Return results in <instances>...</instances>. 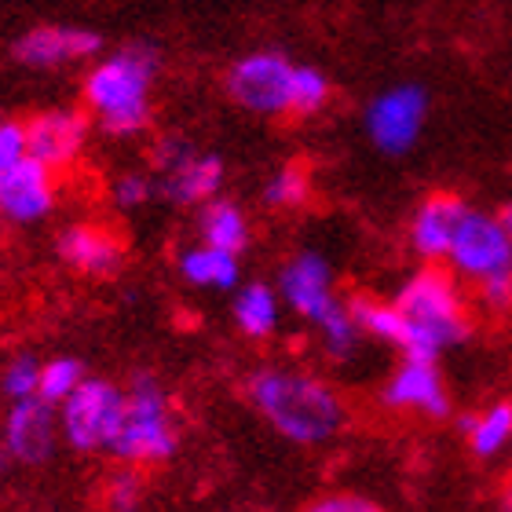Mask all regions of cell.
Segmentation results:
<instances>
[{
    "instance_id": "f1b7e54d",
    "label": "cell",
    "mask_w": 512,
    "mask_h": 512,
    "mask_svg": "<svg viewBox=\"0 0 512 512\" xmlns=\"http://www.w3.org/2000/svg\"><path fill=\"white\" fill-rule=\"evenodd\" d=\"M110 198L118 209H139L158 198V187H154L150 172H121L118 180L110 183Z\"/></svg>"
},
{
    "instance_id": "83f0119b",
    "label": "cell",
    "mask_w": 512,
    "mask_h": 512,
    "mask_svg": "<svg viewBox=\"0 0 512 512\" xmlns=\"http://www.w3.org/2000/svg\"><path fill=\"white\" fill-rule=\"evenodd\" d=\"M37 381H41V359L15 355V359H8L4 374H0V392L8 395V403H19V399L37 395Z\"/></svg>"
},
{
    "instance_id": "7402d4cb",
    "label": "cell",
    "mask_w": 512,
    "mask_h": 512,
    "mask_svg": "<svg viewBox=\"0 0 512 512\" xmlns=\"http://www.w3.org/2000/svg\"><path fill=\"white\" fill-rule=\"evenodd\" d=\"M348 308H352V319L359 326L366 341H377L384 348H395V352L403 355L406 352V326H403V315L395 311L392 300H374V297H352L348 300Z\"/></svg>"
},
{
    "instance_id": "7c38bea8",
    "label": "cell",
    "mask_w": 512,
    "mask_h": 512,
    "mask_svg": "<svg viewBox=\"0 0 512 512\" xmlns=\"http://www.w3.org/2000/svg\"><path fill=\"white\" fill-rule=\"evenodd\" d=\"M278 297L282 308H289L293 315H300L304 322H315L337 304V289H333V267L330 260L315 249H300L297 256H289L282 271H278Z\"/></svg>"
},
{
    "instance_id": "1f68e13d",
    "label": "cell",
    "mask_w": 512,
    "mask_h": 512,
    "mask_svg": "<svg viewBox=\"0 0 512 512\" xmlns=\"http://www.w3.org/2000/svg\"><path fill=\"white\" fill-rule=\"evenodd\" d=\"M26 158V132H22V121L0 118V176L19 165Z\"/></svg>"
},
{
    "instance_id": "ba28073f",
    "label": "cell",
    "mask_w": 512,
    "mask_h": 512,
    "mask_svg": "<svg viewBox=\"0 0 512 512\" xmlns=\"http://www.w3.org/2000/svg\"><path fill=\"white\" fill-rule=\"evenodd\" d=\"M293 70H297V63L289 55L264 48V52H249L235 59L224 77V88L227 96L249 114L286 118V114H293Z\"/></svg>"
},
{
    "instance_id": "9a60e30c",
    "label": "cell",
    "mask_w": 512,
    "mask_h": 512,
    "mask_svg": "<svg viewBox=\"0 0 512 512\" xmlns=\"http://www.w3.org/2000/svg\"><path fill=\"white\" fill-rule=\"evenodd\" d=\"M55 202H59L55 172L48 165H41V161H33L30 154L0 176V220L37 224V220L52 213Z\"/></svg>"
},
{
    "instance_id": "4dcf8cb0",
    "label": "cell",
    "mask_w": 512,
    "mask_h": 512,
    "mask_svg": "<svg viewBox=\"0 0 512 512\" xmlns=\"http://www.w3.org/2000/svg\"><path fill=\"white\" fill-rule=\"evenodd\" d=\"M472 300H476L480 311H487V315H509L512 311V275L491 278V282L476 286L472 289Z\"/></svg>"
},
{
    "instance_id": "d6a6232c",
    "label": "cell",
    "mask_w": 512,
    "mask_h": 512,
    "mask_svg": "<svg viewBox=\"0 0 512 512\" xmlns=\"http://www.w3.org/2000/svg\"><path fill=\"white\" fill-rule=\"evenodd\" d=\"M498 220H502V227H505V235H509V242H512V202L505 205L502 213H498Z\"/></svg>"
},
{
    "instance_id": "3957f363",
    "label": "cell",
    "mask_w": 512,
    "mask_h": 512,
    "mask_svg": "<svg viewBox=\"0 0 512 512\" xmlns=\"http://www.w3.org/2000/svg\"><path fill=\"white\" fill-rule=\"evenodd\" d=\"M161 55L154 44H125L118 52L103 55L85 74V107L88 118L114 139H132L147 132L154 107L150 92L158 81Z\"/></svg>"
},
{
    "instance_id": "30bf717a",
    "label": "cell",
    "mask_w": 512,
    "mask_h": 512,
    "mask_svg": "<svg viewBox=\"0 0 512 512\" xmlns=\"http://www.w3.org/2000/svg\"><path fill=\"white\" fill-rule=\"evenodd\" d=\"M381 399L388 410L421 414L432 417V421H443L454 410L450 388L443 381V370H439V359H428V355H403L399 366L384 381Z\"/></svg>"
},
{
    "instance_id": "603a6c76",
    "label": "cell",
    "mask_w": 512,
    "mask_h": 512,
    "mask_svg": "<svg viewBox=\"0 0 512 512\" xmlns=\"http://www.w3.org/2000/svg\"><path fill=\"white\" fill-rule=\"evenodd\" d=\"M315 330H319L322 352L330 355L333 363L352 359V355L359 352V344H363V333H359V326H355L348 300H337V304L315 322Z\"/></svg>"
},
{
    "instance_id": "836d02e7",
    "label": "cell",
    "mask_w": 512,
    "mask_h": 512,
    "mask_svg": "<svg viewBox=\"0 0 512 512\" xmlns=\"http://www.w3.org/2000/svg\"><path fill=\"white\" fill-rule=\"evenodd\" d=\"M498 505H502V512H512V480L502 487V502H498Z\"/></svg>"
},
{
    "instance_id": "9c48e42d",
    "label": "cell",
    "mask_w": 512,
    "mask_h": 512,
    "mask_svg": "<svg viewBox=\"0 0 512 512\" xmlns=\"http://www.w3.org/2000/svg\"><path fill=\"white\" fill-rule=\"evenodd\" d=\"M428 118V92L421 85H395L384 88L381 96L366 107V136L381 154H406L421 139V128Z\"/></svg>"
},
{
    "instance_id": "44dd1931",
    "label": "cell",
    "mask_w": 512,
    "mask_h": 512,
    "mask_svg": "<svg viewBox=\"0 0 512 512\" xmlns=\"http://www.w3.org/2000/svg\"><path fill=\"white\" fill-rule=\"evenodd\" d=\"M458 428L480 461L502 458L505 450H512V399H494L480 414H465Z\"/></svg>"
},
{
    "instance_id": "d4e9b609",
    "label": "cell",
    "mask_w": 512,
    "mask_h": 512,
    "mask_svg": "<svg viewBox=\"0 0 512 512\" xmlns=\"http://www.w3.org/2000/svg\"><path fill=\"white\" fill-rule=\"evenodd\" d=\"M88 370L81 359H74V355H55V359H48V363H41V381H37V395H41L44 403L59 406L66 399V395L74 392L77 384L85 381Z\"/></svg>"
},
{
    "instance_id": "52a82bcc",
    "label": "cell",
    "mask_w": 512,
    "mask_h": 512,
    "mask_svg": "<svg viewBox=\"0 0 512 512\" xmlns=\"http://www.w3.org/2000/svg\"><path fill=\"white\" fill-rule=\"evenodd\" d=\"M447 271L465 286H483L491 278L512 275V242L498 216L483 213V209H465L458 231L450 238L447 249Z\"/></svg>"
},
{
    "instance_id": "cb8c5ba5",
    "label": "cell",
    "mask_w": 512,
    "mask_h": 512,
    "mask_svg": "<svg viewBox=\"0 0 512 512\" xmlns=\"http://www.w3.org/2000/svg\"><path fill=\"white\" fill-rule=\"evenodd\" d=\"M264 205L275 209V213H293V209H304L311 202V176L300 165H282L267 176L264 183Z\"/></svg>"
},
{
    "instance_id": "4316f807",
    "label": "cell",
    "mask_w": 512,
    "mask_h": 512,
    "mask_svg": "<svg viewBox=\"0 0 512 512\" xmlns=\"http://www.w3.org/2000/svg\"><path fill=\"white\" fill-rule=\"evenodd\" d=\"M333 96L330 77L322 74L319 66H300L293 70V118H315L319 110H326Z\"/></svg>"
},
{
    "instance_id": "ffe728a7",
    "label": "cell",
    "mask_w": 512,
    "mask_h": 512,
    "mask_svg": "<svg viewBox=\"0 0 512 512\" xmlns=\"http://www.w3.org/2000/svg\"><path fill=\"white\" fill-rule=\"evenodd\" d=\"M231 322L249 341H267L282 326V297L271 282H242L231 297Z\"/></svg>"
},
{
    "instance_id": "e0dca14e",
    "label": "cell",
    "mask_w": 512,
    "mask_h": 512,
    "mask_svg": "<svg viewBox=\"0 0 512 512\" xmlns=\"http://www.w3.org/2000/svg\"><path fill=\"white\" fill-rule=\"evenodd\" d=\"M465 209H469V202H465L461 194H450V191L428 194L425 202L410 213V224H406L410 253H414L421 264H443L450 249V238L458 231Z\"/></svg>"
},
{
    "instance_id": "2e32d148",
    "label": "cell",
    "mask_w": 512,
    "mask_h": 512,
    "mask_svg": "<svg viewBox=\"0 0 512 512\" xmlns=\"http://www.w3.org/2000/svg\"><path fill=\"white\" fill-rule=\"evenodd\" d=\"M103 48V37L85 26H33L11 44V59L30 70H55L66 63L92 59Z\"/></svg>"
},
{
    "instance_id": "5b68a950",
    "label": "cell",
    "mask_w": 512,
    "mask_h": 512,
    "mask_svg": "<svg viewBox=\"0 0 512 512\" xmlns=\"http://www.w3.org/2000/svg\"><path fill=\"white\" fill-rule=\"evenodd\" d=\"M150 176L158 187V198L172 205H198L224 194L227 165L220 154L198 150L187 136H161L150 150Z\"/></svg>"
},
{
    "instance_id": "6da1fadb",
    "label": "cell",
    "mask_w": 512,
    "mask_h": 512,
    "mask_svg": "<svg viewBox=\"0 0 512 512\" xmlns=\"http://www.w3.org/2000/svg\"><path fill=\"white\" fill-rule=\"evenodd\" d=\"M246 399L286 443L322 447L344 432L348 403L326 377L297 366H260L246 381Z\"/></svg>"
},
{
    "instance_id": "277c9868",
    "label": "cell",
    "mask_w": 512,
    "mask_h": 512,
    "mask_svg": "<svg viewBox=\"0 0 512 512\" xmlns=\"http://www.w3.org/2000/svg\"><path fill=\"white\" fill-rule=\"evenodd\" d=\"M180 417L172 406V395L154 374H136L125 388V410H121L118 436L110 443V458L121 465H165L180 450Z\"/></svg>"
},
{
    "instance_id": "5bb4252c",
    "label": "cell",
    "mask_w": 512,
    "mask_h": 512,
    "mask_svg": "<svg viewBox=\"0 0 512 512\" xmlns=\"http://www.w3.org/2000/svg\"><path fill=\"white\" fill-rule=\"evenodd\" d=\"M55 253L70 271L85 278H110L125 267V242L114 227L96 220H77L55 238Z\"/></svg>"
},
{
    "instance_id": "484cf974",
    "label": "cell",
    "mask_w": 512,
    "mask_h": 512,
    "mask_svg": "<svg viewBox=\"0 0 512 512\" xmlns=\"http://www.w3.org/2000/svg\"><path fill=\"white\" fill-rule=\"evenodd\" d=\"M147 498V480L136 465H118L103 483V509L107 512H139Z\"/></svg>"
},
{
    "instance_id": "7a4b0ae2",
    "label": "cell",
    "mask_w": 512,
    "mask_h": 512,
    "mask_svg": "<svg viewBox=\"0 0 512 512\" xmlns=\"http://www.w3.org/2000/svg\"><path fill=\"white\" fill-rule=\"evenodd\" d=\"M406 326V352L439 359L472 337V300L443 264H421L392 297Z\"/></svg>"
},
{
    "instance_id": "f546056e",
    "label": "cell",
    "mask_w": 512,
    "mask_h": 512,
    "mask_svg": "<svg viewBox=\"0 0 512 512\" xmlns=\"http://www.w3.org/2000/svg\"><path fill=\"white\" fill-rule=\"evenodd\" d=\"M300 512H384V505H377L374 498L355 491H333V494H319L315 502H308Z\"/></svg>"
},
{
    "instance_id": "d6986e66",
    "label": "cell",
    "mask_w": 512,
    "mask_h": 512,
    "mask_svg": "<svg viewBox=\"0 0 512 512\" xmlns=\"http://www.w3.org/2000/svg\"><path fill=\"white\" fill-rule=\"evenodd\" d=\"M194 224H198V242L205 246H216V249H227V253L242 256L253 242V224H249L246 209L224 194H216L209 202L198 205V216H194Z\"/></svg>"
},
{
    "instance_id": "4fadbf2b",
    "label": "cell",
    "mask_w": 512,
    "mask_h": 512,
    "mask_svg": "<svg viewBox=\"0 0 512 512\" xmlns=\"http://www.w3.org/2000/svg\"><path fill=\"white\" fill-rule=\"evenodd\" d=\"M0 439L8 447V458L15 465H44L59 447V414L41 395L8 403V414L0 421Z\"/></svg>"
},
{
    "instance_id": "e575fe53",
    "label": "cell",
    "mask_w": 512,
    "mask_h": 512,
    "mask_svg": "<svg viewBox=\"0 0 512 512\" xmlns=\"http://www.w3.org/2000/svg\"><path fill=\"white\" fill-rule=\"evenodd\" d=\"M8 447H4V439H0V472H4V469H8Z\"/></svg>"
},
{
    "instance_id": "8992f818",
    "label": "cell",
    "mask_w": 512,
    "mask_h": 512,
    "mask_svg": "<svg viewBox=\"0 0 512 512\" xmlns=\"http://www.w3.org/2000/svg\"><path fill=\"white\" fill-rule=\"evenodd\" d=\"M125 410V388L107 377H85L63 403L55 406L59 414V439L70 450L81 454H107L121 425Z\"/></svg>"
},
{
    "instance_id": "8fae6325",
    "label": "cell",
    "mask_w": 512,
    "mask_h": 512,
    "mask_svg": "<svg viewBox=\"0 0 512 512\" xmlns=\"http://www.w3.org/2000/svg\"><path fill=\"white\" fill-rule=\"evenodd\" d=\"M22 132H26V154L33 161L48 165L52 172H63L85 154L92 118H88L85 110L52 107L33 114L30 121H22Z\"/></svg>"
},
{
    "instance_id": "ac0fdd59",
    "label": "cell",
    "mask_w": 512,
    "mask_h": 512,
    "mask_svg": "<svg viewBox=\"0 0 512 512\" xmlns=\"http://www.w3.org/2000/svg\"><path fill=\"white\" fill-rule=\"evenodd\" d=\"M176 271L187 286L209 289V293H235L242 286V256L205 246V242L183 246L176 256Z\"/></svg>"
}]
</instances>
